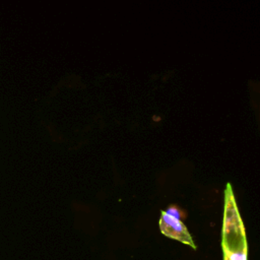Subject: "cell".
Here are the masks:
<instances>
[{
    "instance_id": "cell-1",
    "label": "cell",
    "mask_w": 260,
    "mask_h": 260,
    "mask_svg": "<svg viewBox=\"0 0 260 260\" xmlns=\"http://www.w3.org/2000/svg\"><path fill=\"white\" fill-rule=\"evenodd\" d=\"M222 250L224 260H247V243L244 224L234 198L232 186L224 191V214L222 226Z\"/></svg>"
},
{
    "instance_id": "cell-2",
    "label": "cell",
    "mask_w": 260,
    "mask_h": 260,
    "mask_svg": "<svg viewBox=\"0 0 260 260\" xmlns=\"http://www.w3.org/2000/svg\"><path fill=\"white\" fill-rule=\"evenodd\" d=\"M159 229L162 235L168 238L178 240L183 244L189 245L192 248L196 249L194 241L187 230V226L182 222L181 219H178L166 211H161L159 218Z\"/></svg>"
},
{
    "instance_id": "cell-3",
    "label": "cell",
    "mask_w": 260,
    "mask_h": 260,
    "mask_svg": "<svg viewBox=\"0 0 260 260\" xmlns=\"http://www.w3.org/2000/svg\"><path fill=\"white\" fill-rule=\"evenodd\" d=\"M166 212L169 213L170 215H172V216L178 218V219H182V218H184V217L186 216V213H185L183 210H181L179 207L175 206V205L170 206V207L166 210Z\"/></svg>"
}]
</instances>
